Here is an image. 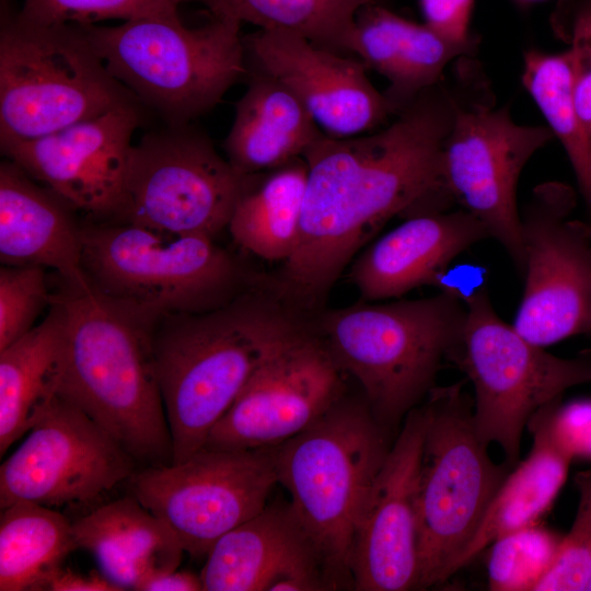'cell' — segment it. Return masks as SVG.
Masks as SVG:
<instances>
[{"instance_id":"cell-9","label":"cell","mask_w":591,"mask_h":591,"mask_svg":"<svg viewBox=\"0 0 591 591\" xmlns=\"http://www.w3.org/2000/svg\"><path fill=\"white\" fill-rule=\"evenodd\" d=\"M467 379L434 385L418 474V589L445 581L513 468L495 463L474 424Z\"/></svg>"},{"instance_id":"cell-8","label":"cell","mask_w":591,"mask_h":591,"mask_svg":"<svg viewBox=\"0 0 591 591\" xmlns=\"http://www.w3.org/2000/svg\"><path fill=\"white\" fill-rule=\"evenodd\" d=\"M138 102L82 24H43L7 8L0 28V143L46 136Z\"/></svg>"},{"instance_id":"cell-26","label":"cell","mask_w":591,"mask_h":591,"mask_svg":"<svg viewBox=\"0 0 591 591\" xmlns=\"http://www.w3.org/2000/svg\"><path fill=\"white\" fill-rule=\"evenodd\" d=\"M67 361L62 306L53 298L28 333L0 350V454L27 433L59 395Z\"/></svg>"},{"instance_id":"cell-41","label":"cell","mask_w":591,"mask_h":591,"mask_svg":"<svg viewBox=\"0 0 591 591\" xmlns=\"http://www.w3.org/2000/svg\"><path fill=\"white\" fill-rule=\"evenodd\" d=\"M586 591H591V577H590V580H589V583L587 586V590Z\"/></svg>"},{"instance_id":"cell-7","label":"cell","mask_w":591,"mask_h":591,"mask_svg":"<svg viewBox=\"0 0 591 591\" xmlns=\"http://www.w3.org/2000/svg\"><path fill=\"white\" fill-rule=\"evenodd\" d=\"M82 25L111 74L169 125L193 123L247 74L241 23L232 19L199 27L179 15Z\"/></svg>"},{"instance_id":"cell-34","label":"cell","mask_w":591,"mask_h":591,"mask_svg":"<svg viewBox=\"0 0 591 591\" xmlns=\"http://www.w3.org/2000/svg\"><path fill=\"white\" fill-rule=\"evenodd\" d=\"M51 292L46 268L2 265L0 268V350L28 333L49 310Z\"/></svg>"},{"instance_id":"cell-42","label":"cell","mask_w":591,"mask_h":591,"mask_svg":"<svg viewBox=\"0 0 591 591\" xmlns=\"http://www.w3.org/2000/svg\"><path fill=\"white\" fill-rule=\"evenodd\" d=\"M521 2H535V1H544V0H519Z\"/></svg>"},{"instance_id":"cell-15","label":"cell","mask_w":591,"mask_h":591,"mask_svg":"<svg viewBox=\"0 0 591 591\" xmlns=\"http://www.w3.org/2000/svg\"><path fill=\"white\" fill-rule=\"evenodd\" d=\"M136 461L81 408L58 395L0 466V508L99 501L138 470Z\"/></svg>"},{"instance_id":"cell-20","label":"cell","mask_w":591,"mask_h":591,"mask_svg":"<svg viewBox=\"0 0 591 591\" xmlns=\"http://www.w3.org/2000/svg\"><path fill=\"white\" fill-rule=\"evenodd\" d=\"M199 576L204 591L331 590L289 501L267 503L217 540Z\"/></svg>"},{"instance_id":"cell-39","label":"cell","mask_w":591,"mask_h":591,"mask_svg":"<svg viewBox=\"0 0 591 591\" xmlns=\"http://www.w3.org/2000/svg\"><path fill=\"white\" fill-rule=\"evenodd\" d=\"M48 591H120L103 573L91 571L80 573L69 568H59L46 586Z\"/></svg>"},{"instance_id":"cell-32","label":"cell","mask_w":591,"mask_h":591,"mask_svg":"<svg viewBox=\"0 0 591 591\" xmlns=\"http://www.w3.org/2000/svg\"><path fill=\"white\" fill-rule=\"evenodd\" d=\"M561 538L535 524L495 541L487 561L489 589L535 591L555 561Z\"/></svg>"},{"instance_id":"cell-40","label":"cell","mask_w":591,"mask_h":591,"mask_svg":"<svg viewBox=\"0 0 591 591\" xmlns=\"http://www.w3.org/2000/svg\"><path fill=\"white\" fill-rule=\"evenodd\" d=\"M138 591H204V589L199 575L177 568L150 578Z\"/></svg>"},{"instance_id":"cell-12","label":"cell","mask_w":591,"mask_h":591,"mask_svg":"<svg viewBox=\"0 0 591 591\" xmlns=\"http://www.w3.org/2000/svg\"><path fill=\"white\" fill-rule=\"evenodd\" d=\"M252 177L193 123L166 124L132 147L119 221L216 239Z\"/></svg>"},{"instance_id":"cell-18","label":"cell","mask_w":591,"mask_h":591,"mask_svg":"<svg viewBox=\"0 0 591 591\" xmlns=\"http://www.w3.org/2000/svg\"><path fill=\"white\" fill-rule=\"evenodd\" d=\"M428 425L414 407L379 470L359 518L350 560L358 591L418 589V474Z\"/></svg>"},{"instance_id":"cell-19","label":"cell","mask_w":591,"mask_h":591,"mask_svg":"<svg viewBox=\"0 0 591 591\" xmlns=\"http://www.w3.org/2000/svg\"><path fill=\"white\" fill-rule=\"evenodd\" d=\"M244 45L254 68L287 86L326 136L367 134L395 116L359 58L282 31L259 30L244 37Z\"/></svg>"},{"instance_id":"cell-3","label":"cell","mask_w":591,"mask_h":591,"mask_svg":"<svg viewBox=\"0 0 591 591\" xmlns=\"http://www.w3.org/2000/svg\"><path fill=\"white\" fill-rule=\"evenodd\" d=\"M67 361L59 395L100 425L138 464H171L173 444L151 329L101 296L84 275H56Z\"/></svg>"},{"instance_id":"cell-6","label":"cell","mask_w":591,"mask_h":591,"mask_svg":"<svg viewBox=\"0 0 591 591\" xmlns=\"http://www.w3.org/2000/svg\"><path fill=\"white\" fill-rule=\"evenodd\" d=\"M392 443L366 398L344 396L308 429L274 447L278 484L289 494L331 590L352 587L356 528Z\"/></svg>"},{"instance_id":"cell-16","label":"cell","mask_w":591,"mask_h":591,"mask_svg":"<svg viewBox=\"0 0 591 591\" xmlns=\"http://www.w3.org/2000/svg\"><path fill=\"white\" fill-rule=\"evenodd\" d=\"M345 374L312 320L253 374L213 426L204 448L252 450L288 441L345 396Z\"/></svg>"},{"instance_id":"cell-14","label":"cell","mask_w":591,"mask_h":591,"mask_svg":"<svg viewBox=\"0 0 591 591\" xmlns=\"http://www.w3.org/2000/svg\"><path fill=\"white\" fill-rule=\"evenodd\" d=\"M576 204L570 186L547 182L520 212L524 290L512 326L542 347L591 335V223L569 218Z\"/></svg>"},{"instance_id":"cell-5","label":"cell","mask_w":591,"mask_h":591,"mask_svg":"<svg viewBox=\"0 0 591 591\" xmlns=\"http://www.w3.org/2000/svg\"><path fill=\"white\" fill-rule=\"evenodd\" d=\"M318 313L313 320L316 332L390 430L426 398L443 363L451 362L467 309L440 291L429 298L362 301Z\"/></svg>"},{"instance_id":"cell-25","label":"cell","mask_w":591,"mask_h":591,"mask_svg":"<svg viewBox=\"0 0 591 591\" xmlns=\"http://www.w3.org/2000/svg\"><path fill=\"white\" fill-rule=\"evenodd\" d=\"M323 135L287 86L253 68L223 148L240 173L254 175L303 158Z\"/></svg>"},{"instance_id":"cell-27","label":"cell","mask_w":591,"mask_h":591,"mask_svg":"<svg viewBox=\"0 0 591 591\" xmlns=\"http://www.w3.org/2000/svg\"><path fill=\"white\" fill-rule=\"evenodd\" d=\"M557 399L538 409L529 420L533 436L530 453L509 472L494 496L473 540L456 561L453 573L470 564L498 538L537 524L564 486L572 459L551 432V416Z\"/></svg>"},{"instance_id":"cell-11","label":"cell","mask_w":591,"mask_h":591,"mask_svg":"<svg viewBox=\"0 0 591 591\" xmlns=\"http://www.w3.org/2000/svg\"><path fill=\"white\" fill-rule=\"evenodd\" d=\"M464 303L466 322L451 363L473 384L478 436L497 443L514 467L531 417L568 389L591 382V351L560 358L531 343L497 315L487 287Z\"/></svg>"},{"instance_id":"cell-37","label":"cell","mask_w":591,"mask_h":591,"mask_svg":"<svg viewBox=\"0 0 591 591\" xmlns=\"http://www.w3.org/2000/svg\"><path fill=\"white\" fill-rule=\"evenodd\" d=\"M551 432L558 447L572 460L591 459V401L567 405L558 402L551 416Z\"/></svg>"},{"instance_id":"cell-35","label":"cell","mask_w":591,"mask_h":591,"mask_svg":"<svg viewBox=\"0 0 591 591\" xmlns=\"http://www.w3.org/2000/svg\"><path fill=\"white\" fill-rule=\"evenodd\" d=\"M578 505L557 557L535 591L587 590L591 577V471L575 475Z\"/></svg>"},{"instance_id":"cell-17","label":"cell","mask_w":591,"mask_h":591,"mask_svg":"<svg viewBox=\"0 0 591 591\" xmlns=\"http://www.w3.org/2000/svg\"><path fill=\"white\" fill-rule=\"evenodd\" d=\"M142 108L139 102L126 103L39 138L1 142L0 149L90 220L119 221Z\"/></svg>"},{"instance_id":"cell-22","label":"cell","mask_w":591,"mask_h":591,"mask_svg":"<svg viewBox=\"0 0 591 591\" xmlns=\"http://www.w3.org/2000/svg\"><path fill=\"white\" fill-rule=\"evenodd\" d=\"M77 210L16 163L0 164V259L34 265L65 279L83 276Z\"/></svg>"},{"instance_id":"cell-29","label":"cell","mask_w":591,"mask_h":591,"mask_svg":"<svg viewBox=\"0 0 591 591\" xmlns=\"http://www.w3.org/2000/svg\"><path fill=\"white\" fill-rule=\"evenodd\" d=\"M76 549L72 522L55 508L18 501L1 509L0 591L46 590Z\"/></svg>"},{"instance_id":"cell-36","label":"cell","mask_w":591,"mask_h":591,"mask_svg":"<svg viewBox=\"0 0 591 591\" xmlns=\"http://www.w3.org/2000/svg\"><path fill=\"white\" fill-rule=\"evenodd\" d=\"M566 50L577 112L591 134V0H581L572 15Z\"/></svg>"},{"instance_id":"cell-1","label":"cell","mask_w":591,"mask_h":591,"mask_svg":"<svg viewBox=\"0 0 591 591\" xmlns=\"http://www.w3.org/2000/svg\"><path fill=\"white\" fill-rule=\"evenodd\" d=\"M455 102L444 80L393 121L367 134L323 135L304 153L308 178L298 245L268 287L288 305L320 312L356 254L391 218L455 206L442 171V144Z\"/></svg>"},{"instance_id":"cell-24","label":"cell","mask_w":591,"mask_h":591,"mask_svg":"<svg viewBox=\"0 0 591 591\" xmlns=\"http://www.w3.org/2000/svg\"><path fill=\"white\" fill-rule=\"evenodd\" d=\"M72 526L78 548L120 591H138L150 578L177 569L185 553L170 528L131 494L100 505Z\"/></svg>"},{"instance_id":"cell-23","label":"cell","mask_w":591,"mask_h":591,"mask_svg":"<svg viewBox=\"0 0 591 591\" xmlns=\"http://www.w3.org/2000/svg\"><path fill=\"white\" fill-rule=\"evenodd\" d=\"M345 49L389 81L384 94L396 115L421 92L442 82L447 67L472 56L476 47L451 43L425 23L372 3L358 12Z\"/></svg>"},{"instance_id":"cell-28","label":"cell","mask_w":591,"mask_h":591,"mask_svg":"<svg viewBox=\"0 0 591 591\" xmlns=\"http://www.w3.org/2000/svg\"><path fill=\"white\" fill-rule=\"evenodd\" d=\"M306 178L303 158L253 175L227 228L235 243L265 260L288 259L300 237Z\"/></svg>"},{"instance_id":"cell-33","label":"cell","mask_w":591,"mask_h":591,"mask_svg":"<svg viewBox=\"0 0 591 591\" xmlns=\"http://www.w3.org/2000/svg\"><path fill=\"white\" fill-rule=\"evenodd\" d=\"M187 1L194 0H24L18 14L43 24H95L113 19L125 22L178 16V8Z\"/></svg>"},{"instance_id":"cell-2","label":"cell","mask_w":591,"mask_h":591,"mask_svg":"<svg viewBox=\"0 0 591 591\" xmlns=\"http://www.w3.org/2000/svg\"><path fill=\"white\" fill-rule=\"evenodd\" d=\"M311 324L265 278L218 309L159 318L151 341L172 463L202 448L253 374Z\"/></svg>"},{"instance_id":"cell-30","label":"cell","mask_w":591,"mask_h":591,"mask_svg":"<svg viewBox=\"0 0 591 591\" xmlns=\"http://www.w3.org/2000/svg\"><path fill=\"white\" fill-rule=\"evenodd\" d=\"M215 18L282 31L346 54V42L358 12L382 0H197Z\"/></svg>"},{"instance_id":"cell-13","label":"cell","mask_w":591,"mask_h":591,"mask_svg":"<svg viewBox=\"0 0 591 591\" xmlns=\"http://www.w3.org/2000/svg\"><path fill=\"white\" fill-rule=\"evenodd\" d=\"M127 483L185 553L206 557L217 540L266 507L278 476L274 448L202 447L181 462L140 467Z\"/></svg>"},{"instance_id":"cell-38","label":"cell","mask_w":591,"mask_h":591,"mask_svg":"<svg viewBox=\"0 0 591 591\" xmlns=\"http://www.w3.org/2000/svg\"><path fill=\"white\" fill-rule=\"evenodd\" d=\"M425 24L451 43L476 47L470 34L474 0H419Z\"/></svg>"},{"instance_id":"cell-21","label":"cell","mask_w":591,"mask_h":591,"mask_svg":"<svg viewBox=\"0 0 591 591\" xmlns=\"http://www.w3.org/2000/svg\"><path fill=\"white\" fill-rule=\"evenodd\" d=\"M488 237L484 224L462 208L407 217L355 258L349 277L362 301L398 298L436 287L456 256Z\"/></svg>"},{"instance_id":"cell-10","label":"cell","mask_w":591,"mask_h":591,"mask_svg":"<svg viewBox=\"0 0 591 591\" xmlns=\"http://www.w3.org/2000/svg\"><path fill=\"white\" fill-rule=\"evenodd\" d=\"M471 57L456 60L454 115L442 144L443 179L454 205L484 224L522 276L517 186L525 164L554 136L547 126L517 124L507 106L496 107Z\"/></svg>"},{"instance_id":"cell-31","label":"cell","mask_w":591,"mask_h":591,"mask_svg":"<svg viewBox=\"0 0 591 591\" xmlns=\"http://www.w3.org/2000/svg\"><path fill=\"white\" fill-rule=\"evenodd\" d=\"M522 83L553 136L560 141L591 211V134L573 102L566 50L560 54L528 50L523 58Z\"/></svg>"},{"instance_id":"cell-4","label":"cell","mask_w":591,"mask_h":591,"mask_svg":"<svg viewBox=\"0 0 591 591\" xmlns=\"http://www.w3.org/2000/svg\"><path fill=\"white\" fill-rule=\"evenodd\" d=\"M81 267L101 296L149 326L218 309L262 279L215 237L128 221L82 223Z\"/></svg>"}]
</instances>
